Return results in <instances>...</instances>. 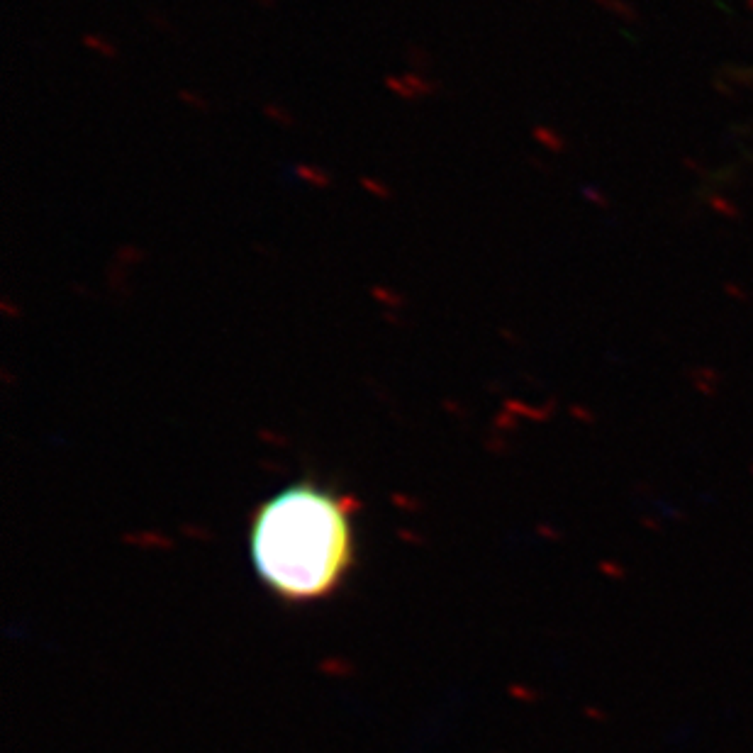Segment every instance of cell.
Listing matches in <instances>:
<instances>
[{"label": "cell", "mask_w": 753, "mask_h": 753, "mask_svg": "<svg viewBox=\"0 0 753 753\" xmlns=\"http://www.w3.org/2000/svg\"><path fill=\"white\" fill-rule=\"evenodd\" d=\"M259 578L283 600H317L351 566L349 505L315 483L288 485L254 514L249 534Z\"/></svg>", "instance_id": "1"}]
</instances>
